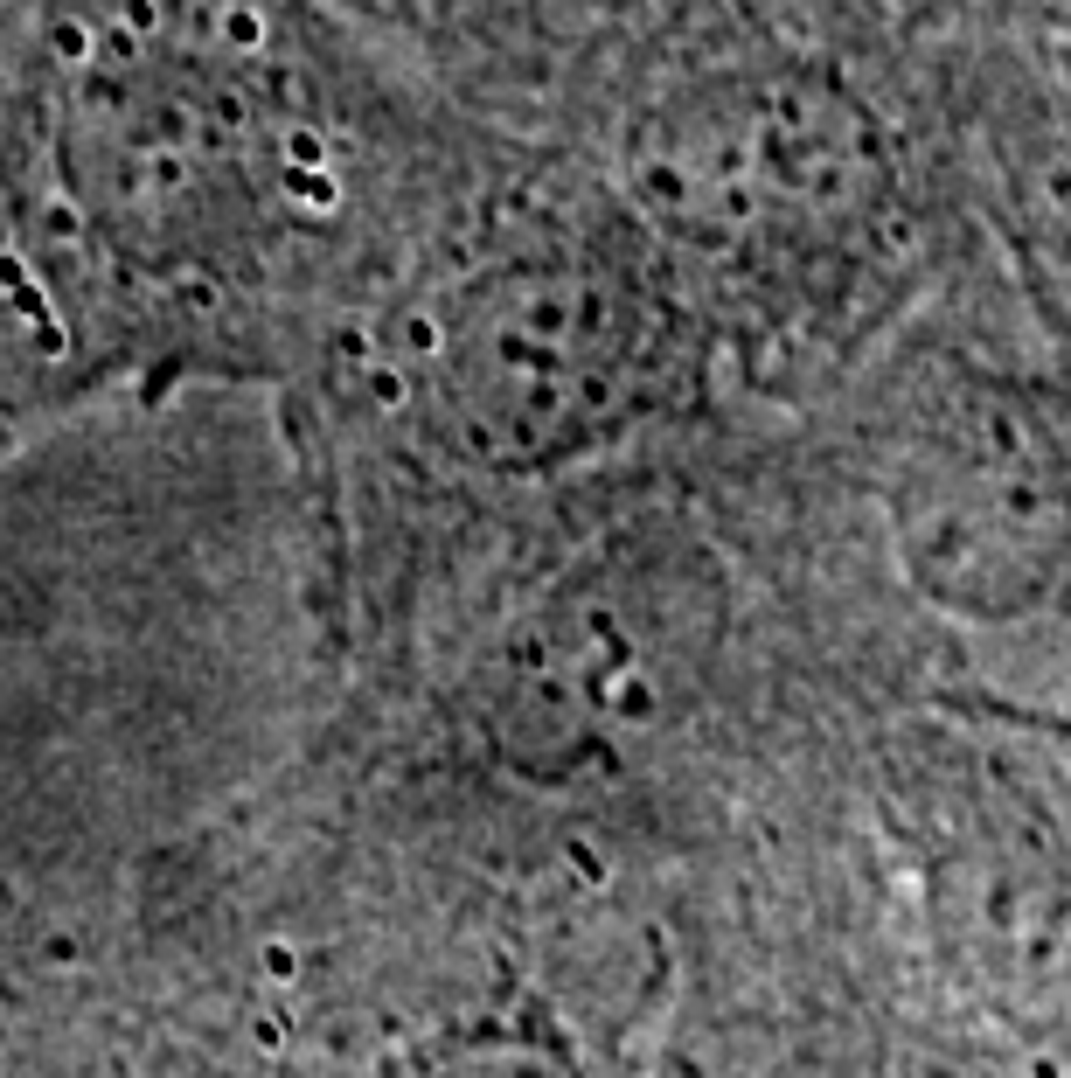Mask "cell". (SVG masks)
Here are the masks:
<instances>
[{
	"mask_svg": "<svg viewBox=\"0 0 1071 1078\" xmlns=\"http://www.w3.org/2000/svg\"><path fill=\"white\" fill-rule=\"evenodd\" d=\"M21 154L119 341L369 313L453 209L432 119L306 0H56Z\"/></svg>",
	"mask_w": 1071,
	"mask_h": 1078,
	"instance_id": "cell-1",
	"label": "cell"
},
{
	"mask_svg": "<svg viewBox=\"0 0 1071 1078\" xmlns=\"http://www.w3.org/2000/svg\"><path fill=\"white\" fill-rule=\"evenodd\" d=\"M689 383V313L647 230L501 209L432 237L369 307V397L425 453L557 466L654 425Z\"/></svg>",
	"mask_w": 1071,
	"mask_h": 1078,
	"instance_id": "cell-2",
	"label": "cell"
},
{
	"mask_svg": "<svg viewBox=\"0 0 1071 1078\" xmlns=\"http://www.w3.org/2000/svg\"><path fill=\"white\" fill-rule=\"evenodd\" d=\"M884 119L807 49H689L633 112L626 181L661 258L786 307L849 300L891 251L898 167Z\"/></svg>",
	"mask_w": 1071,
	"mask_h": 1078,
	"instance_id": "cell-3",
	"label": "cell"
}]
</instances>
